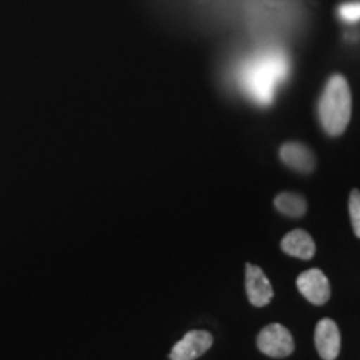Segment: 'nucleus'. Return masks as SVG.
I'll return each instance as SVG.
<instances>
[{"instance_id": "7", "label": "nucleus", "mask_w": 360, "mask_h": 360, "mask_svg": "<svg viewBox=\"0 0 360 360\" xmlns=\"http://www.w3.org/2000/svg\"><path fill=\"white\" fill-rule=\"evenodd\" d=\"M315 349L323 360H335L340 354V330L332 319H322L315 327Z\"/></svg>"}, {"instance_id": "1", "label": "nucleus", "mask_w": 360, "mask_h": 360, "mask_svg": "<svg viewBox=\"0 0 360 360\" xmlns=\"http://www.w3.org/2000/svg\"><path fill=\"white\" fill-rule=\"evenodd\" d=\"M289 60L277 49L259 52L242 69V85L255 102L267 105L272 102L276 87L287 77Z\"/></svg>"}, {"instance_id": "12", "label": "nucleus", "mask_w": 360, "mask_h": 360, "mask_svg": "<svg viewBox=\"0 0 360 360\" xmlns=\"http://www.w3.org/2000/svg\"><path fill=\"white\" fill-rule=\"evenodd\" d=\"M339 17L345 24L360 22V2H344L339 7Z\"/></svg>"}, {"instance_id": "4", "label": "nucleus", "mask_w": 360, "mask_h": 360, "mask_svg": "<svg viewBox=\"0 0 360 360\" xmlns=\"http://www.w3.org/2000/svg\"><path fill=\"white\" fill-rule=\"evenodd\" d=\"M297 289L314 305H323L330 299V283L326 274L319 269H310L297 277Z\"/></svg>"}, {"instance_id": "6", "label": "nucleus", "mask_w": 360, "mask_h": 360, "mask_svg": "<svg viewBox=\"0 0 360 360\" xmlns=\"http://www.w3.org/2000/svg\"><path fill=\"white\" fill-rule=\"evenodd\" d=\"M245 290L254 307H265L274 297L272 283L265 277L264 270L254 264L245 265Z\"/></svg>"}, {"instance_id": "10", "label": "nucleus", "mask_w": 360, "mask_h": 360, "mask_svg": "<svg viewBox=\"0 0 360 360\" xmlns=\"http://www.w3.org/2000/svg\"><path fill=\"white\" fill-rule=\"evenodd\" d=\"M274 204H276V209L278 212L292 219L302 217L307 212V200L304 199V195L295 192L278 193Z\"/></svg>"}, {"instance_id": "9", "label": "nucleus", "mask_w": 360, "mask_h": 360, "mask_svg": "<svg viewBox=\"0 0 360 360\" xmlns=\"http://www.w3.org/2000/svg\"><path fill=\"white\" fill-rule=\"evenodd\" d=\"M281 247L285 254L302 260H310L315 255L314 238L307 232L302 231V229H297V231L287 233L282 238Z\"/></svg>"}, {"instance_id": "11", "label": "nucleus", "mask_w": 360, "mask_h": 360, "mask_svg": "<svg viewBox=\"0 0 360 360\" xmlns=\"http://www.w3.org/2000/svg\"><path fill=\"white\" fill-rule=\"evenodd\" d=\"M349 215L355 237L360 238V191L354 188L349 195Z\"/></svg>"}, {"instance_id": "8", "label": "nucleus", "mask_w": 360, "mask_h": 360, "mask_svg": "<svg viewBox=\"0 0 360 360\" xmlns=\"http://www.w3.org/2000/svg\"><path fill=\"white\" fill-rule=\"evenodd\" d=\"M281 160L287 167L295 170L299 174H310L315 170V165H317V160H315V155L312 148L300 142H287L281 147Z\"/></svg>"}, {"instance_id": "2", "label": "nucleus", "mask_w": 360, "mask_h": 360, "mask_svg": "<svg viewBox=\"0 0 360 360\" xmlns=\"http://www.w3.org/2000/svg\"><path fill=\"white\" fill-rule=\"evenodd\" d=\"M352 117V94L347 79L335 74L327 80L321 101H319V120L322 129L330 137H339L345 132Z\"/></svg>"}, {"instance_id": "3", "label": "nucleus", "mask_w": 360, "mask_h": 360, "mask_svg": "<svg viewBox=\"0 0 360 360\" xmlns=\"http://www.w3.org/2000/svg\"><path fill=\"white\" fill-rule=\"evenodd\" d=\"M257 347L264 355L272 359H283L294 352L295 344L289 328L283 327L282 323H270L259 332Z\"/></svg>"}, {"instance_id": "5", "label": "nucleus", "mask_w": 360, "mask_h": 360, "mask_svg": "<svg viewBox=\"0 0 360 360\" xmlns=\"http://www.w3.org/2000/svg\"><path fill=\"white\" fill-rule=\"evenodd\" d=\"M214 337L207 330H191L170 350V360H195L212 347Z\"/></svg>"}]
</instances>
